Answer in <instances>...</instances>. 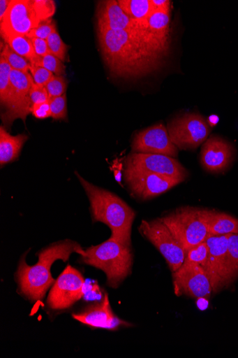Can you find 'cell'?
I'll use <instances>...</instances> for the list:
<instances>
[{"label":"cell","mask_w":238,"mask_h":358,"mask_svg":"<svg viewBox=\"0 0 238 358\" xmlns=\"http://www.w3.org/2000/svg\"><path fill=\"white\" fill-rule=\"evenodd\" d=\"M50 52L63 62L66 59L68 47L61 38L56 29L47 40Z\"/></svg>","instance_id":"obj_29"},{"label":"cell","mask_w":238,"mask_h":358,"mask_svg":"<svg viewBox=\"0 0 238 358\" xmlns=\"http://www.w3.org/2000/svg\"><path fill=\"white\" fill-rule=\"evenodd\" d=\"M31 113L37 119L44 120L52 117V112L49 101L47 102L33 105Z\"/></svg>","instance_id":"obj_36"},{"label":"cell","mask_w":238,"mask_h":358,"mask_svg":"<svg viewBox=\"0 0 238 358\" xmlns=\"http://www.w3.org/2000/svg\"><path fill=\"white\" fill-rule=\"evenodd\" d=\"M13 0H1L0 1V22L6 17Z\"/></svg>","instance_id":"obj_39"},{"label":"cell","mask_w":238,"mask_h":358,"mask_svg":"<svg viewBox=\"0 0 238 358\" xmlns=\"http://www.w3.org/2000/svg\"><path fill=\"white\" fill-rule=\"evenodd\" d=\"M30 63L34 66L43 67L57 76H64L66 73V67L64 62L51 53L44 57L37 55Z\"/></svg>","instance_id":"obj_26"},{"label":"cell","mask_w":238,"mask_h":358,"mask_svg":"<svg viewBox=\"0 0 238 358\" xmlns=\"http://www.w3.org/2000/svg\"><path fill=\"white\" fill-rule=\"evenodd\" d=\"M238 275V234H230L227 250L228 285Z\"/></svg>","instance_id":"obj_25"},{"label":"cell","mask_w":238,"mask_h":358,"mask_svg":"<svg viewBox=\"0 0 238 358\" xmlns=\"http://www.w3.org/2000/svg\"><path fill=\"white\" fill-rule=\"evenodd\" d=\"M185 262L197 264L201 266L207 272L209 264V247L207 241L189 250L186 255Z\"/></svg>","instance_id":"obj_27"},{"label":"cell","mask_w":238,"mask_h":358,"mask_svg":"<svg viewBox=\"0 0 238 358\" xmlns=\"http://www.w3.org/2000/svg\"><path fill=\"white\" fill-rule=\"evenodd\" d=\"M119 5L140 28L153 13L151 0H119Z\"/></svg>","instance_id":"obj_22"},{"label":"cell","mask_w":238,"mask_h":358,"mask_svg":"<svg viewBox=\"0 0 238 358\" xmlns=\"http://www.w3.org/2000/svg\"><path fill=\"white\" fill-rule=\"evenodd\" d=\"M235 152L231 143L221 137L213 136L202 147L200 164L208 172L221 173L230 166Z\"/></svg>","instance_id":"obj_16"},{"label":"cell","mask_w":238,"mask_h":358,"mask_svg":"<svg viewBox=\"0 0 238 358\" xmlns=\"http://www.w3.org/2000/svg\"><path fill=\"white\" fill-rule=\"evenodd\" d=\"M11 71L12 68L6 59L0 57V101L7 110L10 107L13 96Z\"/></svg>","instance_id":"obj_23"},{"label":"cell","mask_w":238,"mask_h":358,"mask_svg":"<svg viewBox=\"0 0 238 358\" xmlns=\"http://www.w3.org/2000/svg\"><path fill=\"white\" fill-rule=\"evenodd\" d=\"M170 14L171 12H153L142 27L165 52L169 47Z\"/></svg>","instance_id":"obj_19"},{"label":"cell","mask_w":238,"mask_h":358,"mask_svg":"<svg viewBox=\"0 0 238 358\" xmlns=\"http://www.w3.org/2000/svg\"><path fill=\"white\" fill-rule=\"evenodd\" d=\"M74 252L83 256L85 250L77 242L64 240L43 249L36 265L29 266L26 255L22 257L15 275L20 294L32 303L43 301L56 281L51 273L52 265L59 259L68 262Z\"/></svg>","instance_id":"obj_2"},{"label":"cell","mask_w":238,"mask_h":358,"mask_svg":"<svg viewBox=\"0 0 238 358\" xmlns=\"http://www.w3.org/2000/svg\"><path fill=\"white\" fill-rule=\"evenodd\" d=\"M67 85V81L64 76H54L45 86L50 99L66 94Z\"/></svg>","instance_id":"obj_33"},{"label":"cell","mask_w":238,"mask_h":358,"mask_svg":"<svg viewBox=\"0 0 238 358\" xmlns=\"http://www.w3.org/2000/svg\"><path fill=\"white\" fill-rule=\"evenodd\" d=\"M10 65L12 69L29 73L31 63L29 60L14 52L6 43L1 50V55Z\"/></svg>","instance_id":"obj_28"},{"label":"cell","mask_w":238,"mask_h":358,"mask_svg":"<svg viewBox=\"0 0 238 358\" xmlns=\"http://www.w3.org/2000/svg\"><path fill=\"white\" fill-rule=\"evenodd\" d=\"M96 17L98 28L127 31L142 30L127 15L116 0L101 2L98 6Z\"/></svg>","instance_id":"obj_18"},{"label":"cell","mask_w":238,"mask_h":358,"mask_svg":"<svg viewBox=\"0 0 238 358\" xmlns=\"http://www.w3.org/2000/svg\"><path fill=\"white\" fill-rule=\"evenodd\" d=\"M126 182L134 197L142 201L152 199L182 182L179 180L126 166Z\"/></svg>","instance_id":"obj_9"},{"label":"cell","mask_w":238,"mask_h":358,"mask_svg":"<svg viewBox=\"0 0 238 358\" xmlns=\"http://www.w3.org/2000/svg\"><path fill=\"white\" fill-rule=\"evenodd\" d=\"M219 117L216 115H212L209 117L207 122L211 127H214L218 124L219 122Z\"/></svg>","instance_id":"obj_40"},{"label":"cell","mask_w":238,"mask_h":358,"mask_svg":"<svg viewBox=\"0 0 238 358\" xmlns=\"http://www.w3.org/2000/svg\"><path fill=\"white\" fill-rule=\"evenodd\" d=\"M1 37L5 43L14 52L29 62L37 56L34 50L31 40L27 36H4Z\"/></svg>","instance_id":"obj_24"},{"label":"cell","mask_w":238,"mask_h":358,"mask_svg":"<svg viewBox=\"0 0 238 358\" xmlns=\"http://www.w3.org/2000/svg\"><path fill=\"white\" fill-rule=\"evenodd\" d=\"M57 29L56 22L51 18L40 22V23L34 28L27 35L30 39L40 38L47 40L53 31Z\"/></svg>","instance_id":"obj_30"},{"label":"cell","mask_w":238,"mask_h":358,"mask_svg":"<svg viewBox=\"0 0 238 358\" xmlns=\"http://www.w3.org/2000/svg\"><path fill=\"white\" fill-rule=\"evenodd\" d=\"M163 222L187 252L210 236L207 210L193 207L179 208L161 217Z\"/></svg>","instance_id":"obj_5"},{"label":"cell","mask_w":238,"mask_h":358,"mask_svg":"<svg viewBox=\"0 0 238 358\" xmlns=\"http://www.w3.org/2000/svg\"><path fill=\"white\" fill-rule=\"evenodd\" d=\"M29 72L33 78L34 82L40 85L46 86L53 78L54 75L47 69L31 65Z\"/></svg>","instance_id":"obj_35"},{"label":"cell","mask_w":238,"mask_h":358,"mask_svg":"<svg viewBox=\"0 0 238 358\" xmlns=\"http://www.w3.org/2000/svg\"><path fill=\"white\" fill-rule=\"evenodd\" d=\"M126 166L142 169L181 182L188 177V171L178 159L163 155L132 152L126 158Z\"/></svg>","instance_id":"obj_11"},{"label":"cell","mask_w":238,"mask_h":358,"mask_svg":"<svg viewBox=\"0 0 238 358\" xmlns=\"http://www.w3.org/2000/svg\"><path fill=\"white\" fill-rule=\"evenodd\" d=\"M80 259L82 264L103 271L107 285L116 289L131 273L133 253L131 246L110 238L87 248Z\"/></svg>","instance_id":"obj_4"},{"label":"cell","mask_w":238,"mask_h":358,"mask_svg":"<svg viewBox=\"0 0 238 358\" xmlns=\"http://www.w3.org/2000/svg\"><path fill=\"white\" fill-rule=\"evenodd\" d=\"M49 103L52 112L51 117L56 120H66L67 105L66 94L59 96L51 97L49 99Z\"/></svg>","instance_id":"obj_31"},{"label":"cell","mask_w":238,"mask_h":358,"mask_svg":"<svg viewBox=\"0 0 238 358\" xmlns=\"http://www.w3.org/2000/svg\"><path fill=\"white\" fill-rule=\"evenodd\" d=\"M209 236L238 234V220L225 213L207 210Z\"/></svg>","instance_id":"obj_21"},{"label":"cell","mask_w":238,"mask_h":358,"mask_svg":"<svg viewBox=\"0 0 238 358\" xmlns=\"http://www.w3.org/2000/svg\"><path fill=\"white\" fill-rule=\"evenodd\" d=\"M33 6L41 22L51 19L56 12V5L52 0H33Z\"/></svg>","instance_id":"obj_32"},{"label":"cell","mask_w":238,"mask_h":358,"mask_svg":"<svg viewBox=\"0 0 238 358\" xmlns=\"http://www.w3.org/2000/svg\"><path fill=\"white\" fill-rule=\"evenodd\" d=\"M175 294L186 295L197 299H209L213 291L209 275L201 266L184 262L181 267L173 273Z\"/></svg>","instance_id":"obj_10"},{"label":"cell","mask_w":238,"mask_h":358,"mask_svg":"<svg viewBox=\"0 0 238 358\" xmlns=\"http://www.w3.org/2000/svg\"><path fill=\"white\" fill-rule=\"evenodd\" d=\"M29 97L31 106L47 102L50 99L45 86L38 85L35 82L32 84Z\"/></svg>","instance_id":"obj_34"},{"label":"cell","mask_w":238,"mask_h":358,"mask_svg":"<svg viewBox=\"0 0 238 358\" xmlns=\"http://www.w3.org/2000/svg\"><path fill=\"white\" fill-rule=\"evenodd\" d=\"M229 235L212 236L206 241L209 247L207 273L214 292L228 285L227 250Z\"/></svg>","instance_id":"obj_17"},{"label":"cell","mask_w":238,"mask_h":358,"mask_svg":"<svg viewBox=\"0 0 238 358\" xmlns=\"http://www.w3.org/2000/svg\"><path fill=\"white\" fill-rule=\"evenodd\" d=\"M40 22L33 0H13L6 17L0 22V32L1 36H27Z\"/></svg>","instance_id":"obj_13"},{"label":"cell","mask_w":238,"mask_h":358,"mask_svg":"<svg viewBox=\"0 0 238 358\" xmlns=\"http://www.w3.org/2000/svg\"><path fill=\"white\" fill-rule=\"evenodd\" d=\"M28 136L20 134L10 135L3 127H0V165L6 166L17 159Z\"/></svg>","instance_id":"obj_20"},{"label":"cell","mask_w":238,"mask_h":358,"mask_svg":"<svg viewBox=\"0 0 238 358\" xmlns=\"http://www.w3.org/2000/svg\"><path fill=\"white\" fill-rule=\"evenodd\" d=\"M170 138L179 150H194L205 143L211 127L207 120L194 113H185L173 118L168 123Z\"/></svg>","instance_id":"obj_6"},{"label":"cell","mask_w":238,"mask_h":358,"mask_svg":"<svg viewBox=\"0 0 238 358\" xmlns=\"http://www.w3.org/2000/svg\"><path fill=\"white\" fill-rule=\"evenodd\" d=\"M73 317L92 329L117 331L121 328L131 327V324L122 320L114 313L107 294L100 302L91 304L73 313Z\"/></svg>","instance_id":"obj_15"},{"label":"cell","mask_w":238,"mask_h":358,"mask_svg":"<svg viewBox=\"0 0 238 358\" xmlns=\"http://www.w3.org/2000/svg\"><path fill=\"white\" fill-rule=\"evenodd\" d=\"M76 175L89 200L94 222L107 225L112 231L110 238L131 246L135 211L115 194L90 183L78 173Z\"/></svg>","instance_id":"obj_3"},{"label":"cell","mask_w":238,"mask_h":358,"mask_svg":"<svg viewBox=\"0 0 238 358\" xmlns=\"http://www.w3.org/2000/svg\"><path fill=\"white\" fill-rule=\"evenodd\" d=\"M84 279L81 273L68 266L52 287L47 306L54 313L71 308L84 296Z\"/></svg>","instance_id":"obj_8"},{"label":"cell","mask_w":238,"mask_h":358,"mask_svg":"<svg viewBox=\"0 0 238 358\" xmlns=\"http://www.w3.org/2000/svg\"><path fill=\"white\" fill-rule=\"evenodd\" d=\"M132 152L163 155L177 157L179 149L170 138L167 127L162 123L141 130L133 138Z\"/></svg>","instance_id":"obj_12"},{"label":"cell","mask_w":238,"mask_h":358,"mask_svg":"<svg viewBox=\"0 0 238 358\" xmlns=\"http://www.w3.org/2000/svg\"><path fill=\"white\" fill-rule=\"evenodd\" d=\"M140 231L161 252L172 273L181 267L186 252L161 218L143 220Z\"/></svg>","instance_id":"obj_7"},{"label":"cell","mask_w":238,"mask_h":358,"mask_svg":"<svg viewBox=\"0 0 238 358\" xmlns=\"http://www.w3.org/2000/svg\"><path fill=\"white\" fill-rule=\"evenodd\" d=\"M98 38L110 72L121 78H138L157 70L165 53L147 34L98 28Z\"/></svg>","instance_id":"obj_1"},{"label":"cell","mask_w":238,"mask_h":358,"mask_svg":"<svg viewBox=\"0 0 238 358\" xmlns=\"http://www.w3.org/2000/svg\"><path fill=\"white\" fill-rule=\"evenodd\" d=\"M171 5L169 0H151L153 12H171Z\"/></svg>","instance_id":"obj_38"},{"label":"cell","mask_w":238,"mask_h":358,"mask_svg":"<svg viewBox=\"0 0 238 358\" xmlns=\"http://www.w3.org/2000/svg\"><path fill=\"white\" fill-rule=\"evenodd\" d=\"M10 82L13 86V96L10 107L3 115L4 124L8 127L16 119L20 118L25 121L27 116L31 113V103L29 92L34 83L31 74L12 69Z\"/></svg>","instance_id":"obj_14"},{"label":"cell","mask_w":238,"mask_h":358,"mask_svg":"<svg viewBox=\"0 0 238 358\" xmlns=\"http://www.w3.org/2000/svg\"><path fill=\"white\" fill-rule=\"evenodd\" d=\"M31 43L36 54L40 57H44L50 52L47 40L40 38H31Z\"/></svg>","instance_id":"obj_37"}]
</instances>
